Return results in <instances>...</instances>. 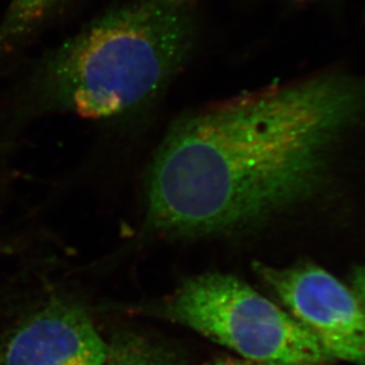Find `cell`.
<instances>
[{"label": "cell", "mask_w": 365, "mask_h": 365, "mask_svg": "<svg viewBox=\"0 0 365 365\" xmlns=\"http://www.w3.org/2000/svg\"><path fill=\"white\" fill-rule=\"evenodd\" d=\"M102 365H185V361L169 345L143 334L123 332L107 344Z\"/></svg>", "instance_id": "obj_7"}, {"label": "cell", "mask_w": 365, "mask_h": 365, "mask_svg": "<svg viewBox=\"0 0 365 365\" xmlns=\"http://www.w3.org/2000/svg\"><path fill=\"white\" fill-rule=\"evenodd\" d=\"M211 365H280L269 364V363L255 362V361H250V359H222L218 362ZM300 365H329V364H300Z\"/></svg>", "instance_id": "obj_8"}, {"label": "cell", "mask_w": 365, "mask_h": 365, "mask_svg": "<svg viewBox=\"0 0 365 365\" xmlns=\"http://www.w3.org/2000/svg\"><path fill=\"white\" fill-rule=\"evenodd\" d=\"M191 7L141 0L86 25L0 96V165L26 123L42 113L121 115L157 98L196 46Z\"/></svg>", "instance_id": "obj_2"}, {"label": "cell", "mask_w": 365, "mask_h": 365, "mask_svg": "<svg viewBox=\"0 0 365 365\" xmlns=\"http://www.w3.org/2000/svg\"><path fill=\"white\" fill-rule=\"evenodd\" d=\"M295 1H305V0H295Z\"/></svg>", "instance_id": "obj_10"}, {"label": "cell", "mask_w": 365, "mask_h": 365, "mask_svg": "<svg viewBox=\"0 0 365 365\" xmlns=\"http://www.w3.org/2000/svg\"><path fill=\"white\" fill-rule=\"evenodd\" d=\"M73 0H12L0 23V67L62 7Z\"/></svg>", "instance_id": "obj_6"}, {"label": "cell", "mask_w": 365, "mask_h": 365, "mask_svg": "<svg viewBox=\"0 0 365 365\" xmlns=\"http://www.w3.org/2000/svg\"><path fill=\"white\" fill-rule=\"evenodd\" d=\"M152 313L227 346L243 359L269 364H330L334 359L293 317L232 274L190 277Z\"/></svg>", "instance_id": "obj_3"}, {"label": "cell", "mask_w": 365, "mask_h": 365, "mask_svg": "<svg viewBox=\"0 0 365 365\" xmlns=\"http://www.w3.org/2000/svg\"><path fill=\"white\" fill-rule=\"evenodd\" d=\"M0 320V365H102L107 343L88 313L50 299Z\"/></svg>", "instance_id": "obj_5"}, {"label": "cell", "mask_w": 365, "mask_h": 365, "mask_svg": "<svg viewBox=\"0 0 365 365\" xmlns=\"http://www.w3.org/2000/svg\"><path fill=\"white\" fill-rule=\"evenodd\" d=\"M254 271L334 361L365 365V268L348 282L312 264Z\"/></svg>", "instance_id": "obj_4"}, {"label": "cell", "mask_w": 365, "mask_h": 365, "mask_svg": "<svg viewBox=\"0 0 365 365\" xmlns=\"http://www.w3.org/2000/svg\"><path fill=\"white\" fill-rule=\"evenodd\" d=\"M364 110L365 78L325 71L182 116L148 171V228L171 239L223 235L305 200Z\"/></svg>", "instance_id": "obj_1"}, {"label": "cell", "mask_w": 365, "mask_h": 365, "mask_svg": "<svg viewBox=\"0 0 365 365\" xmlns=\"http://www.w3.org/2000/svg\"><path fill=\"white\" fill-rule=\"evenodd\" d=\"M153 1L165 4V5H170V6L191 7V4L195 3L196 0H153Z\"/></svg>", "instance_id": "obj_9"}]
</instances>
